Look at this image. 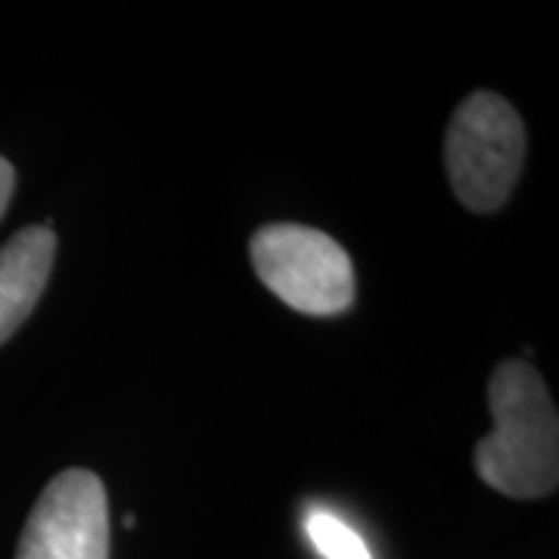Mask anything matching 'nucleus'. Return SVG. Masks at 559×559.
Returning a JSON list of instances; mask_svg holds the SVG:
<instances>
[{"label":"nucleus","mask_w":559,"mask_h":559,"mask_svg":"<svg viewBox=\"0 0 559 559\" xmlns=\"http://www.w3.org/2000/svg\"><path fill=\"white\" fill-rule=\"evenodd\" d=\"M495 429L473 463L488 488L507 498H544L559 481V417L547 382L528 360H503L488 380Z\"/></svg>","instance_id":"1"},{"label":"nucleus","mask_w":559,"mask_h":559,"mask_svg":"<svg viewBox=\"0 0 559 559\" xmlns=\"http://www.w3.org/2000/svg\"><path fill=\"white\" fill-rule=\"evenodd\" d=\"M525 162V124L510 103L476 91L460 103L444 134V171L469 212H498Z\"/></svg>","instance_id":"2"},{"label":"nucleus","mask_w":559,"mask_h":559,"mask_svg":"<svg viewBox=\"0 0 559 559\" xmlns=\"http://www.w3.org/2000/svg\"><path fill=\"white\" fill-rule=\"evenodd\" d=\"M249 255L261 283L293 311L333 318L355 301V267L330 234L305 224H267L255 230Z\"/></svg>","instance_id":"3"},{"label":"nucleus","mask_w":559,"mask_h":559,"mask_svg":"<svg viewBox=\"0 0 559 559\" xmlns=\"http://www.w3.org/2000/svg\"><path fill=\"white\" fill-rule=\"evenodd\" d=\"M16 559H109L106 488L91 469H66L44 488Z\"/></svg>","instance_id":"4"},{"label":"nucleus","mask_w":559,"mask_h":559,"mask_svg":"<svg viewBox=\"0 0 559 559\" xmlns=\"http://www.w3.org/2000/svg\"><path fill=\"white\" fill-rule=\"evenodd\" d=\"M57 255L50 227H25L0 249V345L10 340L44 296Z\"/></svg>","instance_id":"5"},{"label":"nucleus","mask_w":559,"mask_h":559,"mask_svg":"<svg viewBox=\"0 0 559 559\" xmlns=\"http://www.w3.org/2000/svg\"><path fill=\"white\" fill-rule=\"evenodd\" d=\"M305 532L311 544L318 547L320 557L326 559H373V554L367 550V544L358 532L342 522L340 516L326 513V510H314L305 520Z\"/></svg>","instance_id":"6"},{"label":"nucleus","mask_w":559,"mask_h":559,"mask_svg":"<svg viewBox=\"0 0 559 559\" xmlns=\"http://www.w3.org/2000/svg\"><path fill=\"white\" fill-rule=\"evenodd\" d=\"M13 190H16V171H13L10 162L0 156V218H3L7 205L13 200Z\"/></svg>","instance_id":"7"}]
</instances>
